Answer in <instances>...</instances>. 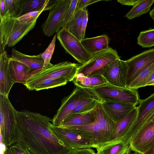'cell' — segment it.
<instances>
[{"instance_id":"836d02e7","label":"cell","mask_w":154,"mask_h":154,"mask_svg":"<svg viewBox=\"0 0 154 154\" xmlns=\"http://www.w3.org/2000/svg\"><path fill=\"white\" fill-rule=\"evenodd\" d=\"M78 0H71L70 5L66 14L62 25V28L65 27L66 24L75 14Z\"/></svg>"},{"instance_id":"603a6c76","label":"cell","mask_w":154,"mask_h":154,"mask_svg":"<svg viewBox=\"0 0 154 154\" xmlns=\"http://www.w3.org/2000/svg\"><path fill=\"white\" fill-rule=\"evenodd\" d=\"M57 1L50 0H22L21 10L18 17L31 12L51 10Z\"/></svg>"},{"instance_id":"7402d4cb","label":"cell","mask_w":154,"mask_h":154,"mask_svg":"<svg viewBox=\"0 0 154 154\" xmlns=\"http://www.w3.org/2000/svg\"><path fill=\"white\" fill-rule=\"evenodd\" d=\"M80 42L86 51L92 56L110 48L109 46V38L105 35L85 38Z\"/></svg>"},{"instance_id":"30bf717a","label":"cell","mask_w":154,"mask_h":154,"mask_svg":"<svg viewBox=\"0 0 154 154\" xmlns=\"http://www.w3.org/2000/svg\"><path fill=\"white\" fill-rule=\"evenodd\" d=\"M89 91L88 89L76 87L69 95L62 100L60 107L52 119V125L58 126L72 112L80 100Z\"/></svg>"},{"instance_id":"484cf974","label":"cell","mask_w":154,"mask_h":154,"mask_svg":"<svg viewBox=\"0 0 154 154\" xmlns=\"http://www.w3.org/2000/svg\"><path fill=\"white\" fill-rule=\"evenodd\" d=\"M97 154H128L131 151L130 141H122L96 148Z\"/></svg>"},{"instance_id":"2e32d148","label":"cell","mask_w":154,"mask_h":154,"mask_svg":"<svg viewBox=\"0 0 154 154\" xmlns=\"http://www.w3.org/2000/svg\"><path fill=\"white\" fill-rule=\"evenodd\" d=\"M101 103L107 114L117 123L136 107L133 104L122 102L101 101Z\"/></svg>"},{"instance_id":"83f0119b","label":"cell","mask_w":154,"mask_h":154,"mask_svg":"<svg viewBox=\"0 0 154 154\" xmlns=\"http://www.w3.org/2000/svg\"><path fill=\"white\" fill-rule=\"evenodd\" d=\"M154 3V0H141L133 6L131 10L126 14L125 17L131 20L148 13L151 6Z\"/></svg>"},{"instance_id":"8d00e7d4","label":"cell","mask_w":154,"mask_h":154,"mask_svg":"<svg viewBox=\"0 0 154 154\" xmlns=\"http://www.w3.org/2000/svg\"><path fill=\"white\" fill-rule=\"evenodd\" d=\"M101 1L100 0H78L75 13L83 8H86L88 5Z\"/></svg>"},{"instance_id":"5bb4252c","label":"cell","mask_w":154,"mask_h":154,"mask_svg":"<svg viewBox=\"0 0 154 154\" xmlns=\"http://www.w3.org/2000/svg\"><path fill=\"white\" fill-rule=\"evenodd\" d=\"M75 132L90 140L96 149L110 140L106 134L96 123L84 125L63 127Z\"/></svg>"},{"instance_id":"ffe728a7","label":"cell","mask_w":154,"mask_h":154,"mask_svg":"<svg viewBox=\"0 0 154 154\" xmlns=\"http://www.w3.org/2000/svg\"><path fill=\"white\" fill-rule=\"evenodd\" d=\"M9 58L24 64L32 72L42 69L44 63L42 53L37 55H29L19 51L15 48L12 49Z\"/></svg>"},{"instance_id":"ee69618b","label":"cell","mask_w":154,"mask_h":154,"mask_svg":"<svg viewBox=\"0 0 154 154\" xmlns=\"http://www.w3.org/2000/svg\"><path fill=\"white\" fill-rule=\"evenodd\" d=\"M150 17L154 20V7L149 12Z\"/></svg>"},{"instance_id":"cb8c5ba5","label":"cell","mask_w":154,"mask_h":154,"mask_svg":"<svg viewBox=\"0 0 154 154\" xmlns=\"http://www.w3.org/2000/svg\"><path fill=\"white\" fill-rule=\"evenodd\" d=\"M93 111L69 115L58 126L64 127L84 125L92 124L94 122V116Z\"/></svg>"},{"instance_id":"4dcf8cb0","label":"cell","mask_w":154,"mask_h":154,"mask_svg":"<svg viewBox=\"0 0 154 154\" xmlns=\"http://www.w3.org/2000/svg\"><path fill=\"white\" fill-rule=\"evenodd\" d=\"M5 1L7 12L6 16H9L12 17L17 18L20 11L22 0Z\"/></svg>"},{"instance_id":"1f68e13d","label":"cell","mask_w":154,"mask_h":154,"mask_svg":"<svg viewBox=\"0 0 154 154\" xmlns=\"http://www.w3.org/2000/svg\"><path fill=\"white\" fill-rule=\"evenodd\" d=\"M56 38L57 35L55 34L47 48L44 52L42 53V57L44 61L42 69H45L53 65L50 61L55 49Z\"/></svg>"},{"instance_id":"74e56055","label":"cell","mask_w":154,"mask_h":154,"mask_svg":"<svg viewBox=\"0 0 154 154\" xmlns=\"http://www.w3.org/2000/svg\"><path fill=\"white\" fill-rule=\"evenodd\" d=\"M88 20V13L87 10L86 8L85 9L83 21L81 29V40L84 39L85 36V32L87 23Z\"/></svg>"},{"instance_id":"d590c367","label":"cell","mask_w":154,"mask_h":154,"mask_svg":"<svg viewBox=\"0 0 154 154\" xmlns=\"http://www.w3.org/2000/svg\"><path fill=\"white\" fill-rule=\"evenodd\" d=\"M44 11H35L25 14L17 18L22 22L30 23L37 20L40 14Z\"/></svg>"},{"instance_id":"3957f363","label":"cell","mask_w":154,"mask_h":154,"mask_svg":"<svg viewBox=\"0 0 154 154\" xmlns=\"http://www.w3.org/2000/svg\"><path fill=\"white\" fill-rule=\"evenodd\" d=\"M17 112L8 96L0 93V139L6 147L16 143L18 130Z\"/></svg>"},{"instance_id":"4316f807","label":"cell","mask_w":154,"mask_h":154,"mask_svg":"<svg viewBox=\"0 0 154 154\" xmlns=\"http://www.w3.org/2000/svg\"><path fill=\"white\" fill-rule=\"evenodd\" d=\"M86 8H85L75 13L65 27L70 32L80 41L81 40V31Z\"/></svg>"},{"instance_id":"8992f818","label":"cell","mask_w":154,"mask_h":154,"mask_svg":"<svg viewBox=\"0 0 154 154\" xmlns=\"http://www.w3.org/2000/svg\"><path fill=\"white\" fill-rule=\"evenodd\" d=\"M57 38L65 51L82 65L91 59L92 56L86 51L80 41L66 27L62 28L57 33Z\"/></svg>"},{"instance_id":"bcb514c9","label":"cell","mask_w":154,"mask_h":154,"mask_svg":"<svg viewBox=\"0 0 154 154\" xmlns=\"http://www.w3.org/2000/svg\"><path fill=\"white\" fill-rule=\"evenodd\" d=\"M152 121L153 122H154V118H153V119H152Z\"/></svg>"},{"instance_id":"6da1fadb","label":"cell","mask_w":154,"mask_h":154,"mask_svg":"<svg viewBox=\"0 0 154 154\" xmlns=\"http://www.w3.org/2000/svg\"><path fill=\"white\" fill-rule=\"evenodd\" d=\"M16 143L30 154H71L73 149L65 146L51 131L52 119L27 110L18 111Z\"/></svg>"},{"instance_id":"7bdbcfd3","label":"cell","mask_w":154,"mask_h":154,"mask_svg":"<svg viewBox=\"0 0 154 154\" xmlns=\"http://www.w3.org/2000/svg\"><path fill=\"white\" fill-rule=\"evenodd\" d=\"M143 154H154V146L150 148Z\"/></svg>"},{"instance_id":"5b68a950","label":"cell","mask_w":154,"mask_h":154,"mask_svg":"<svg viewBox=\"0 0 154 154\" xmlns=\"http://www.w3.org/2000/svg\"><path fill=\"white\" fill-rule=\"evenodd\" d=\"M79 66L77 64L68 61L53 64L45 69H40L32 72L26 83L59 78L66 79L68 82L72 81L77 74Z\"/></svg>"},{"instance_id":"52a82bcc","label":"cell","mask_w":154,"mask_h":154,"mask_svg":"<svg viewBox=\"0 0 154 154\" xmlns=\"http://www.w3.org/2000/svg\"><path fill=\"white\" fill-rule=\"evenodd\" d=\"M117 59L120 57L117 51L110 47L93 55L87 63L79 66L77 74H82L86 76L102 74L106 66Z\"/></svg>"},{"instance_id":"9a60e30c","label":"cell","mask_w":154,"mask_h":154,"mask_svg":"<svg viewBox=\"0 0 154 154\" xmlns=\"http://www.w3.org/2000/svg\"><path fill=\"white\" fill-rule=\"evenodd\" d=\"M133 151L143 153L154 146V122L152 121L138 131L130 141Z\"/></svg>"},{"instance_id":"44dd1931","label":"cell","mask_w":154,"mask_h":154,"mask_svg":"<svg viewBox=\"0 0 154 154\" xmlns=\"http://www.w3.org/2000/svg\"><path fill=\"white\" fill-rule=\"evenodd\" d=\"M9 70L10 77L15 83H26L32 72L24 64L9 58Z\"/></svg>"},{"instance_id":"e575fe53","label":"cell","mask_w":154,"mask_h":154,"mask_svg":"<svg viewBox=\"0 0 154 154\" xmlns=\"http://www.w3.org/2000/svg\"><path fill=\"white\" fill-rule=\"evenodd\" d=\"M3 154H30L24 147L15 143L6 147Z\"/></svg>"},{"instance_id":"b9f144b4","label":"cell","mask_w":154,"mask_h":154,"mask_svg":"<svg viewBox=\"0 0 154 154\" xmlns=\"http://www.w3.org/2000/svg\"><path fill=\"white\" fill-rule=\"evenodd\" d=\"M154 86V70L150 73L146 83V86Z\"/></svg>"},{"instance_id":"7a4b0ae2","label":"cell","mask_w":154,"mask_h":154,"mask_svg":"<svg viewBox=\"0 0 154 154\" xmlns=\"http://www.w3.org/2000/svg\"><path fill=\"white\" fill-rule=\"evenodd\" d=\"M37 20L30 23L22 22L17 18L6 16L0 20V54L6 46H14L35 26Z\"/></svg>"},{"instance_id":"f546056e","label":"cell","mask_w":154,"mask_h":154,"mask_svg":"<svg viewBox=\"0 0 154 154\" xmlns=\"http://www.w3.org/2000/svg\"><path fill=\"white\" fill-rule=\"evenodd\" d=\"M137 44L143 48L154 46V29L140 32L137 38Z\"/></svg>"},{"instance_id":"e0dca14e","label":"cell","mask_w":154,"mask_h":154,"mask_svg":"<svg viewBox=\"0 0 154 154\" xmlns=\"http://www.w3.org/2000/svg\"><path fill=\"white\" fill-rule=\"evenodd\" d=\"M137 111V108L136 106L117 123L113 139L103 146L124 141L129 131L136 119Z\"/></svg>"},{"instance_id":"f1b7e54d","label":"cell","mask_w":154,"mask_h":154,"mask_svg":"<svg viewBox=\"0 0 154 154\" xmlns=\"http://www.w3.org/2000/svg\"><path fill=\"white\" fill-rule=\"evenodd\" d=\"M154 70V63L143 69L129 86L128 88L136 89L146 86L149 75Z\"/></svg>"},{"instance_id":"277c9868","label":"cell","mask_w":154,"mask_h":154,"mask_svg":"<svg viewBox=\"0 0 154 154\" xmlns=\"http://www.w3.org/2000/svg\"><path fill=\"white\" fill-rule=\"evenodd\" d=\"M89 90L101 101L127 103L136 106L139 104L141 101L137 90L116 87L108 83Z\"/></svg>"},{"instance_id":"d4e9b609","label":"cell","mask_w":154,"mask_h":154,"mask_svg":"<svg viewBox=\"0 0 154 154\" xmlns=\"http://www.w3.org/2000/svg\"><path fill=\"white\" fill-rule=\"evenodd\" d=\"M68 82L66 79L59 78L47 79L34 83H26L24 85L29 90L38 91L64 85Z\"/></svg>"},{"instance_id":"ab89813d","label":"cell","mask_w":154,"mask_h":154,"mask_svg":"<svg viewBox=\"0 0 154 154\" xmlns=\"http://www.w3.org/2000/svg\"><path fill=\"white\" fill-rule=\"evenodd\" d=\"M7 12L5 0H0V20L6 16Z\"/></svg>"},{"instance_id":"7c38bea8","label":"cell","mask_w":154,"mask_h":154,"mask_svg":"<svg viewBox=\"0 0 154 154\" xmlns=\"http://www.w3.org/2000/svg\"><path fill=\"white\" fill-rule=\"evenodd\" d=\"M126 62L128 68L126 86L128 88L143 69L154 63V48L144 51Z\"/></svg>"},{"instance_id":"d6986e66","label":"cell","mask_w":154,"mask_h":154,"mask_svg":"<svg viewBox=\"0 0 154 154\" xmlns=\"http://www.w3.org/2000/svg\"><path fill=\"white\" fill-rule=\"evenodd\" d=\"M9 57L6 51L0 55V93L8 96L14 83L11 79L9 70Z\"/></svg>"},{"instance_id":"60d3db41","label":"cell","mask_w":154,"mask_h":154,"mask_svg":"<svg viewBox=\"0 0 154 154\" xmlns=\"http://www.w3.org/2000/svg\"><path fill=\"white\" fill-rule=\"evenodd\" d=\"M141 0H118L117 2L123 5L134 6Z\"/></svg>"},{"instance_id":"f6af8a7d","label":"cell","mask_w":154,"mask_h":154,"mask_svg":"<svg viewBox=\"0 0 154 154\" xmlns=\"http://www.w3.org/2000/svg\"><path fill=\"white\" fill-rule=\"evenodd\" d=\"M133 151V153L131 152L132 150L128 154H143V153L140 152H136L135 151Z\"/></svg>"},{"instance_id":"4fadbf2b","label":"cell","mask_w":154,"mask_h":154,"mask_svg":"<svg viewBox=\"0 0 154 154\" xmlns=\"http://www.w3.org/2000/svg\"><path fill=\"white\" fill-rule=\"evenodd\" d=\"M128 69L126 60L117 59L106 66L102 75L109 84L125 88Z\"/></svg>"},{"instance_id":"f35d334b","label":"cell","mask_w":154,"mask_h":154,"mask_svg":"<svg viewBox=\"0 0 154 154\" xmlns=\"http://www.w3.org/2000/svg\"><path fill=\"white\" fill-rule=\"evenodd\" d=\"M71 154H97L91 148H86L73 150Z\"/></svg>"},{"instance_id":"9c48e42d","label":"cell","mask_w":154,"mask_h":154,"mask_svg":"<svg viewBox=\"0 0 154 154\" xmlns=\"http://www.w3.org/2000/svg\"><path fill=\"white\" fill-rule=\"evenodd\" d=\"M71 0H57L50 10L47 18L42 26L44 34L48 37L57 32L62 25Z\"/></svg>"},{"instance_id":"ac0fdd59","label":"cell","mask_w":154,"mask_h":154,"mask_svg":"<svg viewBox=\"0 0 154 154\" xmlns=\"http://www.w3.org/2000/svg\"><path fill=\"white\" fill-rule=\"evenodd\" d=\"M101 101L99 102L96 108L93 111L94 116V122L98 125L109 137V141L113 138L117 123L106 113L102 106Z\"/></svg>"},{"instance_id":"8fae6325","label":"cell","mask_w":154,"mask_h":154,"mask_svg":"<svg viewBox=\"0 0 154 154\" xmlns=\"http://www.w3.org/2000/svg\"><path fill=\"white\" fill-rule=\"evenodd\" d=\"M55 135L66 146L72 149L94 148L89 140L66 128L55 126L51 124L50 126Z\"/></svg>"},{"instance_id":"d6a6232c","label":"cell","mask_w":154,"mask_h":154,"mask_svg":"<svg viewBox=\"0 0 154 154\" xmlns=\"http://www.w3.org/2000/svg\"><path fill=\"white\" fill-rule=\"evenodd\" d=\"M72 82L76 87L87 89H91V79L90 76H86L82 74H77Z\"/></svg>"},{"instance_id":"ba28073f","label":"cell","mask_w":154,"mask_h":154,"mask_svg":"<svg viewBox=\"0 0 154 154\" xmlns=\"http://www.w3.org/2000/svg\"><path fill=\"white\" fill-rule=\"evenodd\" d=\"M137 108L136 119L129 131L124 141H130L133 137L154 117V93L147 98L141 100Z\"/></svg>"}]
</instances>
